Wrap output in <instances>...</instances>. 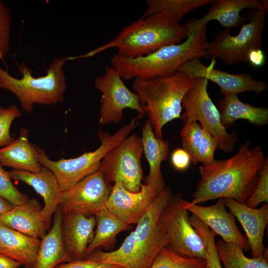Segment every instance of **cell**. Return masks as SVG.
I'll list each match as a JSON object with an SVG mask.
<instances>
[{
	"label": "cell",
	"mask_w": 268,
	"mask_h": 268,
	"mask_svg": "<svg viewBox=\"0 0 268 268\" xmlns=\"http://www.w3.org/2000/svg\"><path fill=\"white\" fill-rule=\"evenodd\" d=\"M26 129L20 131L18 138L0 149V164L13 170L37 173L41 168L36 145L28 139Z\"/></svg>",
	"instance_id": "cell-25"
},
{
	"label": "cell",
	"mask_w": 268,
	"mask_h": 268,
	"mask_svg": "<svg viewBox=\"0 0 268 268\" xmlns=\"http://www.w3.org/2000/svg\"><path fill=\"white\" fill-rule=\"evenodd\" d=\"M226 207L239 220L245 232L253 258L262 257L267 251L264 246V232L268 223V204L259 208L249 207L230 198L224 199Z\"/></svg>",
	"instance_id": "cell-17"
},
{
	"label": "cell",
	"mask_w": 268,
	"mask_h": 268,
	"mask_svg": "<svg viewBox=\"0 0 268 268\" xmlns=\"http://www.w3.org/2000/svg\"><path fill=\"white\" fill-rule=\"evenodd\" d=\"M172 195L168 188L162 190L137 222L135 229L118 249L110 252L94 251L84 259L124 268H150L158 254L169 244L159 220Z\"/></svg>",
	"instance_id": "cell-2"
},
{
	"label": "cell",
	"mask_w": 268,
	"mask_h": 268,
	"mask_svg": "<svg viewBox=\"0 0 268 268\" xmlns=\"http://www.w3.org/2000/svg\"><path fill=\"white\" fill-rule=\"evenodd\" d=\"M114 266L107 263L83 259L63 263L55 268H112Z\"/></svg>",
	"instance_id": "cell-38"
},
{
	"label": "cell",
	"mask_w": 268,
	"mask_h": 268,
	"mask_svg": "<svg viewBox=\"0 0 268 268\" xmlns=\"http://www.w3.org/2000/svg\"><path fill=\"white\" fill-rule=\"evenodd\" d=\"M62 212H55L50 231L42 238L33 268H55L73 260L65 247L62 237Z\"/></svg>",
	"instance_id": "cell-24"
},
{
	"label": "cell",
	"mask_w": 268,
	"mask_h": 268,
	"mask_svg": "<svg viewBox=\"0 0 268 268\" xmlns=\"http://www.w3.org/2000/svg\"><path fill=\"white\" fill-rule=\"evenodd\" d=\"M266 11L264 8L252 9L248 23L242 25L236 36L231 35L230 29L218 32L213 41L209 43L205 55L229 66L248 62L251 51L262 49Z\"/></svg>",
	"instance_id": "cell-8"
},
{
	"label": "cell",
	"mask_w": 268,
	"mask_h": 268,
	"mask_svg": "<svg viewBox=\"0 0 268 268\" xmlns=\"http://www.w3.org/2000/svg\"><path fill=\"white\" fill-rule=\"evenodd\" d=\"M188 34L184 25L163 16H142L125 27L114 39L81 57L92 56L109 48H116L119 56L137 58L163 47L179 44L187 38Z\"/></svg>",
	"instance_id": "cell-4"
},
{
	"label": "cell",
	"mask_w": 268,
	"mask_h": 268,
	"mask_svg": "<svg viewBox=\"0 0 268 268\" xmlns=\"http://www.w3.org/2000/svg\"><path fill=\"white\" fill-rule=\"evenodd\" d=\"M210 3V8L203 16L199 19H190L184 25L197 28L207 24L210 21L216 20L225 29H230L244 24L245 18L240 14L243 9H266L263 2L257 0H213Z\"/></svg>",
	"instance_id": "cell-20"
},
{
	"label": "cell",
	"mask_w": 268,
	"mask_h": 268,
	"mask_svg": "<svg viewBox=\"0 0 268 268\" xmlns=\"http://www.w3.org/2000/svg\"><path fill=\"white\" fill-rule=\"evenodd\" d=\"M150 268H206L205 260L189 258L174 252L169 246L162 249Z\"/></svg>",
	"instance_id": "cell-30"
},
{
	"label": "cell",
	"mask_w": 268,
	"mask_h": 268,
	"mask_svg": "<svg viewBox=\"0 0 268 268\" xmlns=\"http://www.w3.org/2000/svg\"><path fill=\"white\" fill-rule=\"evenodd\" d=\"M13 206L11 203L0 196V216L10 210Z\"/></svg>",
	"instance_id": "cell-42"
},
{
	"label": "cell",
	"mask_w": 268,
	"mask_h": 268,
	"mask_svg": "<svg viewBox=\"0 0 268 268\" xmlns=\"http://www.w3.org/2000/svg\"><path fill=\"white\" fill-rule=\"evenodd\" d=\"M11 23L10 10L0 0V62L3 60L10 50Z\"/></svg>",
	"instance_id": "cell-33"
},
{
	"label": "cell",
	"mask_w": 268,
	"mask_h": 268,
	"mask_svg": "<svg viewBox=\"0 0 268 268\" xmlns=\"http://www.w3.org/2000/svg\"><path fill=\"white\" fill-rule=\"evenodd\" d=\"M141 138L143 152L149 167L144 184L161 191L165 188L161 172V165L168 158L169 143L162 138L156 136L148 119L146 120L142 128Z\"/></svg>",
	"instance_id": "cell-23"
},
{
	"label": "cell",
	"mask_w": 268,
	"mask_h": 268,
	"mask_svg": "<svg viewBox=\"0 0 268 268\" xmlns=\"http://www.w3.org/2000/svg\"><path fill=\"white\" fill-rule=\"evenodd\" d=\"M62 222V237L66 250L73 260H83L92 241L96 225L94 215L66 213Z\"/></svg>",
	"instance_id": "cell-19"
},
{
	"label": "cell",
	"mask_w": 268,
	"mask_h": 268,
	"mask_svg": "<svg viewBox=\"0 0 268 268\" xmlns=\"http://www.w3.org/2000/svg\"><path fill=\"white\" fill-rule=\"evenodd\" d=\"M181 203L183 208L197 217L216 235L220 236L222 240L235 243L243 250L250 249L246 237L237 226L235 216L227 211L224 199H218L215 203L209 206L193 204L183 198Z\"/></svg>",
	"instance_id": "cell-16"
},
{
	"label": "cell",
	"mask_w": 268,
	"mask_h": 268,
	"mask_svg": "<svg viewBox=\"0 0 268 268\" xmlns=\"http://www.w3.org/2000/svg\"><path fill=\"white\" fill-rule=\"evenodd\" d=\"M0 196L13 205H19L26 202L27 196L21 193L12 184L8 172L0 164Z\"/></svg>",
	"instance_id": "cell-36"
},
{
	"label": "cell",
	"mask_w": 268,
	"mask_h": 268,
	"mask_svg": "<svg viewBox=\"0 0 268 268\" xmlns=\"http://www.w3.org/2000/svg\"><path fill=\"white\" fill-rule=\"evenodd\" d=\"M94 85L102 94L101 125L120 123L123 119V112L127 108L135 110L141 116L146 114L138 95L126 86L119 73L111 66L106 67L102 75L96 77Z\"/></svg>",
	"instance_id": "cell-12"
},
{
	"label": "cell",
	"mask_w": 268,
	"mask_h": 268,
	"mask_svg": "<svg viewBox=\"0 0 268 268\" xmlns=\"http://www.w3.org/2000/svg\"><path fill=\"white\" fill-rule=\"evenodd\" d=\"M94 216L97 228L93 238L87 248L86 257L100 247H108L114 243L116 236L128 227V225L105 207Z\"/></svg>",
	"instance_id": "cell-27"
},
{
	"label": "cell",
	"mask_w": 268,
	"mask_h": 268,
	"mask_svg": "<svg viewBox=\"0 0 268 268\" xmlns=\"http://www.w3.org/2000/svg\"><path fill=\"white\" fill-rule=\"evenodd\" d=\"M217 148L216 139L208 132L202 129V134L198 151V163L208 164L214 161V152Z\"/></svg>",
	"instance_id": "cell-37"
},
{
	"label": "cell",
	"mask_w": 268,
	"mask_h": 268,
	"mask_svg": "<svg viewBox=\"0 0 268 268\" xmlns=\"http://www.w3.org/2000/svg\"><path fill=\"white\" fill-rule=\"evenodd\" d=\"M141 136L129 135L110 149L102 159L100 168L109 182H119L131 192H139L142 186Z\"/></svg>",
	"instance_id": "cell-10"
},
{
	"label": "cell",
	"mask_w": 268,
	"mask_h": 268,
	"mask_svg": "<svg viewBox=\"0 0 268 268\" xmlns=\"http://www.w3.org/2000/svg\"><path fill=\"white\" fill-rule=\"evenodd\" d=\"M112 186L99 168L70 189L63 192L59 208L64 214L95 215L105 207Z\"/></svg>",
	"instance_id": "cell-13"
},
{
	"label": "cell",
	"mask_w": 268,
	"mask_h": 268,
	"mask_svg": "<svg viewBox=\"0 0 268 268\" xmlns=\"http://www.w3.org/2000/svg\"><path fill=\"white\" fill-rule=\"evenodd\" d=\"M21 265L18 262L0 254V268H18Z\"/></svg>",
	"instance_id": "cell-41"
},
{
	"label": "cell",
	"mask_w": 268,
	"mask_h": 268,
	"mask_svg": "<svg viewBox=\"0 0 268 268\" xmlns=\"http://www.w3.org/2000/svg\"><path fill=\"white\" fill-rule=\"evenodd\" d=\"M262 202H268V158L259 173V178L255 188L245 204L249 207L256 208Z\"/></svg>",
	"instance_id": "cell-35"
},
{
	"label": "cell",
	"mask_w": 268,
	"mask_h": 268,
	"mask_svg": "<svg viewBox=\"0 0 268 268\" xmlns=\"http://www.w3.org/2000/svg\"><path fill=\"white\" fill-rule=\"evenodd\" d=\"M141 116L138 114L112 135L99 130L98 137L101 143L100 146L94 151L85 152L75 158L52 160L42 149L36 145L39 161L53 173L61 190L65 191L96 171L107 152L130 135L138 126Z\"/></svg>",
	"instance_id": "cell-7"
},
{
	"label": "cell",
	"mask_w": 268,
	"mask_h": 268,
	"mask_svg": "<svg viewBox=\"0 0 268 268\" xmlns=\"http://www.w3.org/2000/svg\"><path fill=\"white\" fill-rule=\"evenodd\" d=\"M39 239L24 235L0 222V254L33 268L40 245Z\"/></svg>",
	"instance_id": "cell-22"
},
{
	"label": "cell",
	"mask_w": 268,
	"mask_h": 268,
	"mask_svg": "<svg viewBox=\"0 0 268 268\" xmlns=\"http://www.w3.org/2000/svg\"><path fill=\"white\" fill-rule=\"evenodd\" d=\"M207 24L197 28L186 27L188 37L184 42L163 47L148 55L134 58L115 54L111 66L122 79H152L172 75L186 63L205 56L209 42Z\"/></svg>",
	"instance_id": "cell-3"
},
{
	"label": "cell",
	"mask_w": 268,
	"mask_h": 268,
	"mask_svg": "<svg viewBox=\"0 0 268 268\" xmlns=\"http://www.w3.org/2000/svg\"><path fill=\"white\" fill-rule=\"evenodd\" d=\"M265 160L262 147L250 148L248 141L230 158L215 159L200 166L201 179L191 202L199 204L216 199L230 198L245 203L255 188Z\"/></svg>",
	"instance_id": "cell-1"
},
{
	"label": "cell",
	"mask_w": 268,
	"mask_h": 268,
	"mask_svg": "<svg viewBox=\"0 0 268 268\" xmlns=\"http://www.w3.org/2000/svg\"><path fill=\"white\" fill-rule=\"evenodd\" d=\"M189 219L192 225L200 234L204 245L206 268H222L216 250L215 241L216 234L195 215L192 214Z\"/></svg>",
	"instance_id": "cell-31"
},
{
	"label": "cell",
	"mask_w": 268,
	"mask_h": 268,
	"mask_svg": "<svg viewBox=\"0 0 268 268\" xmlns=\"http://www.w3.org/2000/svg\"><path fill=\"white\" fill-rule=\"evenodd\" d=\"M193 78V85L182 100L185 112L181 118L185 123L199 121L202 129L216 139L217 148L225 152H231L238 140L236 130L229 133L221 124L217 108L207 92L208 80L201 77Z\"/></svg>",
	"instance_id": "cell-9"
},
{
	"label": "cell",
	"mask_w": 268,
	"mask_h": 268,
	"mask_svg": "<svg viewBox=\"0 0 268 268\" xmlns=\"http://www.w3.org/2000/svg\"><path fill=\"white\" fill-rule=\"evenodd\" d=\"M178 71L192 77H201L214 82L220 87L219 91L223 95L247 91L261 94L268 88L265 82L255 79L249 73L232 74L221 71L213 68L211 64L208 67L205 66L199 59L186 63Z\"/></svg>",
	"instance_id": "cell-15"
},
{
	"label": "cell",
	"mask_w": 268,
	"mask_h": 268,
	"mask_svg": "<svg viewBox=\"0 0 268 268\" xmlns=\"http://www.w3.org/2000/svg\"><path fill=\"white\" fill-rule=\"evenodd\" d=\"M265 60V55L262 49H255L250 52L248 62L255 67H260L264 65Z\"/></svg>",
	"instance_id": "cell-40"
},
{
	"label": "cell",
	"mask_w": 268,
	"mask_h": 268,
	"mask_svg": "<svg viewBox=\"0 0 268 268\" xmlns=\"http://www.w3.org/2000/svg\"><path fill=\"white\" fill-rule=\"evenodd\" d=\"M8 173L11 179L23 182L32 187L42 197L44 205L41 213L49 227L52 215L60 205L63 194L53 173L43 166L37 173L13 170Z\"/></svg>",
	"instance_id": "cell-18"
},
{
	"label": "cell",
	"mask_w": 268,
	"mask_h": 268,
	"mask_svg": "<svg viewBox=\"0 0 268 268\" xmlns=\"http://www.w3.org/2000/svg\"><path fill=\"white\" fill-rule=\"evenodd\" d=\"M202 134V129L197 122L185 123L180 132L182 148L190 156L194 165L198 163V151Z\"/></svg>",
	"instance_id": "cell-32"
},
{
	"label": "cell",
	"mask_w": 268,
	"mask_h": 268,
	"mask_svg": "<svg viewBox=\"0 0 268 268\" xmlns=\"http://www.w3.org/2000/svg\"><path fill=\"white\" fill-rule=\"evenodd\" d=\"M211 0H146L143 16L160 15L179 23L188 12L210 3Z\"/></svg>",
	"instance_id": "cell-28"
},
{
	"label": "cell",
	"mask_w": 268,
	"mask_h": 268,
	"mask_svg": "<svg viewBox=\"0 0 268 268\" xmlns=\"http://www.w3.org/2000/svg\"><path fill=\"white\" fill-rule=\"evenodd\" d=\"M71 59L72 57L54 58L46 69V75L37 77L23 63L18 67L20 78L11 76L0 67V88L14 94L27 114L32 112L36 104L50 105L62 102L67 89L63 67L66 61Z\"/></svg>",
	"instance_id": "cell-6"
},
{
	"label": "cell",
	"mask_w": 268,
	"mask_h": 268,
	"mask_svg": "<svg viewBox=\"0 0 268 268\" xmlns=\"http://www.w3.org/2000/svg\"><path fill=\"white\" fill-rule=\"evenodd\" d=\"M171 163L178 171H184L190 166L191 159L189 154L183 148L175 149L171 156Z\"/></svg>",
	"instance_id": "cell-39"
},
{
	"label": "cell",
	"mask_w": 268,
	"mask_h": 268,
	"mask_svg": "<svg viewBox=\"0 0 268 268\" xmlns=\"http://www.w3.org/2000/svg\"><path fill=\"white\" fill-rule=\"evenodd\" d=\"M161 191L144 184L139 192H131L115 182L105 207L127 225L137 224Z\"/></svg>",
	"instance_id": "cell-14"
},
{
	"label": "cell",
	"mask_w": 268,
	"mask_h": 268,
	"mask_svg": "<svg viewBox=\"0 0 268 268\" xmlns=\"http://www.w3.org/2000/svg\"><path fill=\"white\" fill-rule=\"evenodd\" d=\"M217 254L224 268H268V250L262 257L248 258L238 245L219 240L216 242Z\"/></svg>",
	"instance_id": "cell-29"
},
{
	"label": "cell",
	"mask_w": 268,
	"mask_h": 268,
	"mask_svg": "<svg viewBox=\"0 0 268 268\" xmlns=\"http://www.w3.org/2000/svg\"><path fill=\"white\" fill-rule=\"evenodd\" d=\"M112 268H124L120 266L115 265V266Z\"/></svg>",
	"instance_id": "cell-43"
},
{
	"label": "cell",
	"mask_w": 268,
	"mask_h": 268,
	"mask_svg": "<svg viewBox=\"0 0 268 268\" xmlns=\"http://www.w3.org/2000/svg\"><path fill=\"white\" fill-rule=\"evenodd\" d=\"M217 109L223 127L227 129L238 119L247 120L251 124L261 126L268 123V109L242 102L237 94L223 95L218 103Z\"/></svg>",
	"instance_id": "cell-26"
},
{
	"label": "cell",
	"mask_w": 268,
	"mask_h": 268,
	"mask_svg": "<svg viewBox=\"0 0 268 268\" xmlns=\"http://www.w3.org/2000/svg\"><path fill=\"white\" fill-rule=\"evenodd\" d=\"M182 198L179 193L172 195L160 215L159 224L174 252L184 257L205 260L203 241L191 224L189 211L182 206Z\"/></svg>",
	"instance_id": "cell-11"
},
{
	"label": "cell",
	"mask_w": 268,
	"mask_h": 268,
	"mask_svg": "<svg viewBox=\"0 0 268 268\" xmlns=\"http://www.w3.org/2000/svg\"><path fill=\"white\" fill-rule=\"evenodd\" d=\"M193 84V77L180 71L161 78L134 79L133 89L148 114L157 137L162 138L166 124L181 118L183 98Z\"/></svg>",
	"instance_id": "cell-5"
},
{
	"label": "cell",
	"mask_w": 268,
	"mask_h": 268,
	"mask_svg": "<svg viewBox=\"0 0 268 268\" xmlns=\"http://www.w3.org/2000/svg\"><path fill=\"white\" fill-rule=\"evenodd\" d=\"M21 116V111L15 105L6 108L0 106V147L6 146L14 140L10 134V128L12 122Z\"/></svg>",
	"instance_id": "cell-34"
},
{
	"label": "cell",
	"mask_w": 268,
	"mask_h": 268,
	"mask_svg": "<svg viewBox=\"0 0 268 268\" xmlns=\"http://www.w3.org/2000/svg\"><path fill=\"white\" fill-rule=\"evenodd\" d=\"M41 209L35 199L28 200L1 214L0 222L24 235L42 238L49 227L42 217Z\"/></svg>",
	"instance_id": "cell-21"
}]
</instances>
